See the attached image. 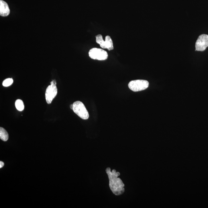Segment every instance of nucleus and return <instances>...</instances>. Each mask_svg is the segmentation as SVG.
<instances>
[{
	"mask_svg": "<svg viewBox=\"0 0 208 208\" xmlns=\"http://www.w3.org/2000/svg\"><path fill=\"white\" fill-rule=\"evenodd\" d=\"M109 180V186L112 192L116 195L122 194L125 191V184L122 180L119 177L120 173L116 171L115 170H113L108 167L106 170Z\"/></svg>",
	"mask_w": 208,
	"mask_h": 208,
	"instance_id": "f257e3e1",
	"label": "nucleus"
},
{
	"mask_svg": "<svg viewBox=\"0 0 208 208\" xmlns=\"http://www.w3.org/2000/svg\"><path fill=\"white\" fill-rule=\"evenodd\" d=\"M105 39V40H104L101 34H98L96 36V43L99 44L102 49H107L109 51L113 50V42L111 37L109 36H107Z\"/></svg>",
	"mask_w": 208,
	"mask_h": 208,
	"instance_id": "423d86ee",
	"label": "nucleus"
},
{
	"mask_svg": "<svg viewBox=\"0 0 208 208\" xmlns=\"http://www.w3.org/2000/svg\"><path fill=\"white\" fill-rule=\"evenodd\" d=\"M89 56L91 58L99 61L105 60L108 58L107 51L103 49L96 48H92L89 50Z\"/></svg>",
	"mask_w": 208,
	"mask_h": 208,
	"instance_id": "7ed1b4c3",
	"label": "nucleus"
},
{
	"mask_svg": "<svg viewBox=\"0 0 208 208\" xmlns=\"http://www.w3.org/2000/svg\"><path fill=\"white\" fill-rule=\"evenodd\" d=\"M4 163L3 162L1 161L0 162V168H3V166H4Z\"/></svg>",
	"mask_w": 208,
	"mask_h": 208,
	"instance_id": "f8f14e48",
	"label": "nucleus"
},
{
	"mask_svg": "<svg viewBox=\"0 0 208 208\" xmlns=\"http://www.w3.org/2000/svg\"><path fill=\"white\" fill-rule=\"evenodd\" d=\"M70 108L71 109H73V104H72V105H70Z\"/></svg>",
	"mask_w": 208,
	"mask_h": 208,
	"instance_id": "ddd939ff",
	"label": "nucleus"
},
{
	"mask_svg": "<svg viewBox=\"0 0 208 208\" xmlns=\"http://www.w3.org/2000/svg\"><path fill=\"white\" fill-rule=\"evenodd\" d=\"M10 14V9L8 4L3 0L0 1V15L3 17L8 16Z\"/></svg>",
	"mask_w": 208,
	"mask_h": 208,
	"instance_id": "6e6552de",
	"label": "nucleus"
},
{
	"mask_svg": "<svg viewBox=\"0 0 208 208\" xmlns=\"http://www.w3.org/2000/svg\"><path fill=\"white\" fill-rule=\"evenodd\" d=\"M15 106L16 109L19 111H22L25 108L23 102L21 99H18L15 102Z\"/></svg>",
	"mask_w": 208,
	"mask_h": 208,
	"instance_id": "9d476101",
	"label": "nucleus"
},
{
	"mask_svg": "<svg viewBox=\"0 0 208 208\" xmlns=\"http://www.w3.org/2000/svg\"><path fill=\"white\" fill-rule=\"evenodd\" d=\"M73 111L77 115L83 120H87L89 115L83 103L80 101H76L73 103Z\"/></svg>",
	"mask_w": 208,
	"mask_h": 208,
	"instance_id": "f03ea898",
	"label": "nucleus"
},
{
	"mask_svg": "<svg viewBox=\"0 0 208 208\" xmlns=\"http://www.w3.org/2000/svg\"><path fill=\"white\" fill-rule=\"evenodd\" d=\"M57 93L56 82L54 80L51 82V85H49L46 90L45 97L47 103L51 104Z\"/></svg>",
	"mask_w": 208,
	"mask_h": 208,
	"instance_id": "39448f33",
	"label": "nucleus"
},
{
	"mask_svg": "<svg viewBox=\"0 0 208 208\" xmlns=\"http://www.w3.org/2000/svg\"><path fill=\"white\" fill-rule=\"evenodd\" d=\"M0 138L4 142H6L9 138L8 133L5 129L2 127L0 128Z\"/></svg>",
	"mask_w": 208,
	"mask_h": 208,
	"instance_id": "1a4fd4ad",
	"label": "nucleus"
},
{
	"mask_svg": "<svg viewBox=\"0 0 208 208\" xmlns=\"http://www.w3.org/2000/svg\"><path fill=\"white\" fill-rule=\"evenodd\" d=\"M208 47V35H201L198 38L195 43L196 51H203Z\"/></svg>",
	"mask_w": 208,
	"mask_h": 208,
	"instance_id": "0eeeda50",
	"label": "nucleus"
},
{
	"mask_svg": "<svg viewBox=\"0 0 208 208\" xmlns=\"http://www.w3.org/2000/svg\"><path fill=\"white\" fill-rule=\"evenodd\" d=\"M128 86L129 88L132 91H142L148 87L149 83L148 81L144 80H136L131 81Z\"/></svg>",
	"mask_w": 208,
	"mask_h": 208,
	"instance_id": "20e7f679",
	"label": "nucleus"
},
{
	"mask_svg": "<svg viewBox=\"0 0 208 208\" xmlns=\"http://www.w3.org/2000/svg\"><path fill=\"white\" fill-rule=\"evenodd\" d=\"M13 83V80L12 78H7L4 80L3 83V85L5 87H8L11 86Z\"/></svg>",
	"mask_w": 208,
	"mask_h": 208,
	"instance_id": "9b49d317",
	"label": "nucleus"
}]
</instances>
